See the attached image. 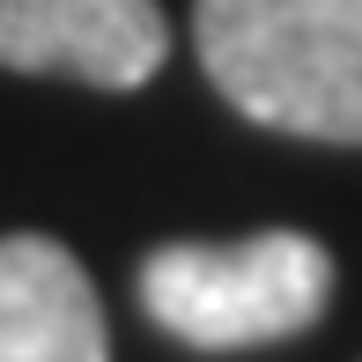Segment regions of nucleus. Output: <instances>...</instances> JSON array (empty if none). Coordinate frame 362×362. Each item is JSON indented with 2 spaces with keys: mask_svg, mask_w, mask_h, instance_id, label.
<instances>
[{
  "mask_svg": "<svg viewBox=\"0 0 362 362\" xmlns=\"http://www.w3.org/2000/svg\"><path fill=\"white\" fill-rule=\"evenodd\" d=\"M170 59L156 0H0V67L74 74L89 89H148Z\"/></svg>",
  "mask_w": 362,
  "mask_h": 362,
  "instance_id": "3",
  "label": "nucleus"
},
{
  "mask_svg": "<svg viewBox=\"0 0 362 362\" xmlns=\"http://www.w3.org/2000/svg\"><path fill=\"white\" fill-rule=\"evenodd\" d=\"M0 362H111L104 303L59 237H0Z\"/></svg>",
  "mask_w": 362,
  "mask_h": 362,
  "instance_id": "4",
  "label": "nucleus"
},
{
  "mask_svg": "<svg viewBox=\"0 0 362 362\" xmlns=\"http://www.w3.org/2000/svg\"><path fill=\"white\" fill-rule=\"evenodd\" d=\"M192 37L252 126L362 148V0H192Z\"/></svg>",
  "mask_w": 362,
  "mask_h": 362,
  "instance_id": "1",
  "label": "nucleus"
},
{
  "mask_svg": "<svg viewBox=\"0 0 362 362\" xmlns=\"http://www.w3.org/2000/svg\"><path fill=\"white\" fill-rule=\"evenodd\" d=\"M141 303L185 348H274L325 318L333 252L303 229H259L237 244H163L141 259Z\"/></svg>",
  "mask_w": 362,
  "mask_h": 362,
  "instance_id": "2",
  "label": "nucleus"
}]
</instances>
